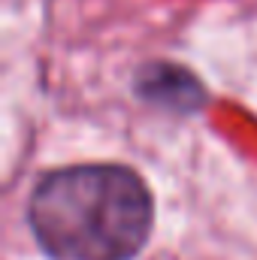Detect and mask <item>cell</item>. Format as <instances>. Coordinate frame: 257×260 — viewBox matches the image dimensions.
<instances>
[{"mask_svg": "<svg viewBox=\"0 0 257 260\" xmlns=\"http://www.w3.org/2000/svg\"><path fill=\"white\" fill-rule=\"evenodd\" d=\"M30 230L55 260H133L151 233L145 182L115 164L49 173L27 206Z\"/></svg>", "mask_w": 257, "mask_h": 260, "instance_id": "1", "label": "cell"}, {"mask_svg": "<svg viewBox=\"0 0 257 260\" xmlns=\"http://www.w3.org/2000/svg\"><path fill=\"white\" fill-rule=\"evenodd\" d=\"M136 94L142 100H151V103H157L164 109H176V112H194L206 100L200 79L176 64L142 67L136 76Z\"/></svg>", "mask_w": 257, "mask_h": 260, "instance_id": "2", "label": "cell"}]
</instances>
